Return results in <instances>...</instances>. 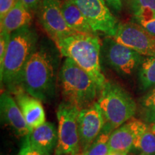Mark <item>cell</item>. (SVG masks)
Instances as JSON below:
<instances>
[{
	"mask_svg": "<svg viewBox=\"0 0 155 155\" xmlns=\"http://www.w3.org/2000/svg\"><path fill=\"white\" fill-rule=\"evenodd\" d=\"M0 111L2 119L9 125L19 137H26L31 130L25 121L18 104L10 93L2 92L0 98Z\"/></svg>",
	"mask_w": 155,
	"mask_h": 155,
	"instance_id": "13",
	"label": "cell"
},
{
	"mask_svg": "<svg viewBox=\"0 0 155 155\" xmlns=\"http://www.w3.org/2000/svg\"><path fill=\"white\" fill-rule=\"evenodd\" d=\"M75 155H82V154H80V153H79V154H75Z\"/></svg>",
	"mask_w": 155,
	"mask_h": 155,
	"instance_id": "31",
	"label": "cell"
},
{
	"mask_svg": "<svg viewBox=\"0 0 155 155\" xmlns=\"http://www.w3.org/2000/svg\"><path fill=\"white\" fill-rule=\"evenodd\" d=\"M61 9L67 25L76 33L96 34L82 12L73 0L61 2Z\"/></svg>",
	"mask_w": 155,
	"mask_h": 155,
	"instance_id": "17",
	"label": "cell"
},
{
	"mask_svg": "<svg viewBox=\"0 0 155 155\" xmlns=\"http://www.w3.org/2000/svg\"><path fill=\"white\" fill-rule=\"evenodd\" d=\"M106 64L123 78H129L138 71L143 55L106 37L101 42V57Z\"/></svg>",
	"mask_w": 155,
	"mask_h": 155,
	"instance_id": "7",
	"label": "cell"
},
{
	"mask_svg": "<svg viewBox=\"0 0 155 155\" xmlns=\"http://www.w3.org/2000/svg\"><path fill=\"white\" fill-rule=\"evenodd\" d=\"M59 82L64 101L75 106L80 111L95 104L101 91L93 78L68 58L61 66Z\"/></svg>",
	"mask_w": 155,
	"mask_h": 155,
	"instance_id": "4",
	"label": "cell"
},
{
	"mask_svg": "<svg viewBox=\"0 0 155 155\" xmlns=\"http://www.w3.org/2000/svg\"><path fill=\"white\" fill-rule=\"evenodd\" d=\"M18 0H0V20L16 5Z\"/></svg>",
	"mask_w": 155,
	"mask_h": 155,
	"instance_id": "26",
	"label": "cell"
},
{
	"mask_svg": "<svg viewBox=\"0 0 155 155\" xmlns=\"http://www.w3.org/2000/svg\"><path fill=\"white\" fill-rule=\"evenodd\" d=\"M129 152H111L108 155H127Z\"/></svg>",
	"mask_w": 155,
	"mask_h": 155,
	"instance_id": "29",
	"label": "cell"
},
{
	"mask_svg": "<svg viewBox=\"0 0 155 155\" xmlns=\"http://www.w3.org/2000/svg\"><path fill=\"white\" fill-rule=\"evenodd\" d=\"M110 9L116 12H120L122 9L121 0H104Z\"/></svg>",
	"mask_w": 155,
	"mask_h": 155,
	"instance_id": "28",
	"label": "cell"
},
{
	"mask_svg": "<svg viewBox=\"0 0 155 155\" xmlns=\"http://www.w3.org/2000/svg\"><path fill=\"white\" fill-rule=\"evenodd\" d=\"M139 104L141 116L145 123L155 124V86L141 98Z\"/></svg>",
	"mask_w": 155,
	"mask_h": 155,
	"instance_id": "20",
	"label": "cell"
},
{
	"mask_svg": "<svg viewBox=\"0 0 155 155\" xmlns=\"http://www.w3.org/2000/svg\"><path fill=\"white\" fill-rule=\"evenodd\" d=\"M14 95L17 104L31 131L45 123V113L41 101L30 96L23 89L19 90Z\"/></svg>",
	"mask_w": 155,
	"mask_h": 155,
	"instance_id": "14",
	"label": "cell"
},
{
	"mask_svg": "<svg viewBox=\"0 0 155 155\" xmlns=\"http://www.w3.org/2000/svg\"><path fill=\"white\" fill-rule=\"evenodd\" d=\"M131 12L141 9L155 12V0H125Z\"/></svg>",
	"mask_w": 155,
	"mask_h": 155,
	"instance_id": "23",
	"label": "cell"
},
{
	"mask_svg": "<svg viewBox=\"0 0 155 155\" xmlns=\"http://www.w3.org/2000/svg\"><path fill=\"white\" fill-rule=\"evenodd\" d=\"M150 127L151 129H152V130L153 131V132L155 134V124H151L150 125Z\"/></svg>",
	"mask_w": 155,
	"mask_h": 155,
	"instance_id": "30",
	"label": "cell"
},
{
	"mask_svg": "<svg viewBox=\"0 0 155 155\" xmlns=\"http://www.w3.org/2000/svg\"><path fill=\"white\" fill-rule=\"evenodd\" d=\"M80 110L68 102H62L57 108L58 141L55 155H75L81 150L78 132Z\"/></svg>",
	"mask_w": 155,
	"mask_h": 155,
	"instance_id": "6",
	"label": "cell"
},
{
	"mask_svg": "<svg viewBox=\"0 0 155 155\" xmlns=\"http://www.w3.org/2000/svg\"><path fill=\"white\" fill-rule=\"evenodd\" d=\"M134 148L144 155H155V134L150 126L136 139Z\"/></svg>",
	"mask_w": 155,
	"mask_h": 155,
	"instance_id": "21",
	"label": "cell"
},
{
	"mask_svg": "<svg viewBox=\"0 0 155 155\" xmlns=\"http://www.w3.org/2000/svg\"><path fill=\"white\" fill-rule=\"evenodd\" d=\"M139 88L150 90L155 86V56H143L137 71Z\"/></svg>",
	"mask_w": 155,
	"mask_h": 155,
	"instance_id": "18",
	"label": "cell"
},
{
	"mask_svg": "<svg viewBox=\"0 0 155 155\" xmlns=\"http://www.w3.org/2000/svg\"><path fill=\"white\" fill-rule=\"evenodd\" d=\"M114 129L110 126L105 124L98 137L87 150L81 153L82 155H108L110 154L108 141Z\"/></svg>",
	"mask_w": 155,
	"mask_h": 155,
	"instance_id": "19",
	"label": "cell"
},
{
	"mask_svg": "<svg viewBox=\"0 0 155 155\" xmlns=\"http://www.w3.org/2000/svg\"><path fill=\"white\" fill-rule=\"evenodd\" d=\"M18 155H48L35 148L30 143L28 135L25 137Z\"/></svg>",
	"mask_w": 155,
	"mask_h": 155,
	"instance_id": "24",
	"label": "cell"
},
{
	"mask_svg": "<svg viewBox=\"0 0 155 155\" xmlns=\"http://www.w3.org/2000/svg\"><path fill=\"white\" fill-rule=\"evenodd\" d=\"M26 6L30 11L36 12L38 10L42 0H19Z\"/></svg>",
	"mask_w": 155,
	"mask_h": 155,
	"instance_id": "27",
	"label": "cell"
},
{
	"mask_svg": "<svg viewBox=\"0 0 155 155\" xmlns=\"http://www.w3.org/2000/svg\"><path fill=\"white\" fill-rule=\"evenodd\" d=\"M106 124L114 130L131 120L137 104L130 94L117 83L106 81L97 99Z\"/></svg>",
	"mask_w": 155,
	"mask_h": 155,
	"instance_id": "5",
	"label": "cell"
},
{
	"mask_svg": "<svg viewBox=\"0 0 155 155\" xmlns=\"http://www.w3.org/2000/svg\"><path fill=\"white\" fill-rule=\"evenodd\" d=\"M38 12L39 22L54 42L76 34L65 22L60 0H42Z\"/></svg>",
	"mask_w": 155,
	"mask_h": 155,
	"instance_id": "10",
	"label": "cell"
},
{
	"mask_svg": "<svg viewBox=\"0 0 155 155\" xmlns=\"http://www.w3.org/2000/svg\"><path fill=\"white\" fill-rule=\"evenodd\" d=\"M114 40L143 56H155V37L134 21L118 25Z\"/></svg>",
	"mask_w": 155,
	"mask_h": 155,
	"instance_id": "9",
	"label": "cell"
},
{
	"mask_svg": "<svg viewBox=\"0 0 155 155\" xmlns=\"http://www.w3.org/2000/svg\"><path fill=\"white\" fill-rule=\"evenodd\" d=\"M133 21L155 37V12L141 9L133 12Z\"/></svg>",
	"mask_w": 155,
	"mask_h": 155,
	"instance_id": "22",
	"label": "cell"
},
{
	"mask_svg": "<svg viewBox=\"0 0 155 155\" xmlns=\"http://www.w3.org/2000/svg\"><path fill=\"white\" fill-rule=\"evenodd\" d=\"M139 155H144V154H143L142 153H141V154H139Z\"/></svg>",
	"mask_w": 155,
	"mask_h": 155,
	"instance_id": "32",
	"label": "cell"
},
{
	"mask_svg": "<svg viewBox=\"0 0 155 155\" xmlns=\"http://www.w3.org/2000/svg\"><path fill=\"white\" fill-rule=\"evenodd\" d=\"M145 122L131 119L112 131L108 146L110 153L116 152H129L134 148L137 137L148 128Z\"/></svg>",
	"mask_w": 155,
	"mask_h": 155,
	"instance_id": "12",
	"label": "cell"
},
{
	"mask_svg": "<svg viewBox=\"0 0 155 155\" xmlns=\"http://www.w3.org/2000/svg\"><path fill=\"white\" fill-rule=\"evenodd\" d=\"M84 15L96 33L112 37L118 25L117 19L104 0H73Z\"/></svg>",
	"mask_w": 155,
	"mask_h": 155,
	"instance_id": "8",
	"label": "cell"
},
{
	"mask_svg": "<svg viewBox=\"0 0 155 155\" xmlns=\"http://www.w3.org/2000/svg\"><path fill=\"white\" fill-rule=\"evenodd\" d=\"M38 35L30 25L23 27L11 34L2 67L0 68L1 84L7 91L15 94L20 90L23 69L38 47Z\"/></svg>",
	"mask_w": 155,
	"mask_h": 155,
	"instance_id": "2",
	"label": "cell"
},
{
	"mask_svg": "<svg viewBox=\"0 0 155 155\" xmlns=\"http://www.w3.org/2000/svg\"><path fill=\"white\" fill-rule=\"evenodd\" d=\"M32 19V11L18 0L15 7L0 20L1 30L12 34L23 27L30 25Z\"/></svg>",
	"mask_w": 155,
	"mask_h": 155,
	"instance_id": "16",
	"label": "cell"
},
{
	"mask_svg": "<svg viewBox=\"0 0 155 155\" xmlns=\"http://www.w3.org/2000/svg\"><path fill=\"white\" fill-rule=\"evenodd\" d=\"M11 34L5 30H1L0 33V68L2 67L7 48H8Z\"/></svg>",
	"mask_w": 155,
	"mask_h": 155,
	"instance_id": "25",
	"label": "cell"
},
{
	"mask_svg": "<svg viewBox=\"0 0 155 155\" xmlns=\"http://www.w3.org/2000/svg\"><path fill=\"white\" fill-rule=\"evenodd\" d=\"M105 119L97 102L80 111L78 132L82 152L94 142L105 125Z\"/></svg>",
	"mask_w": 155,
	"mask_h": 155,
	"instance_id": "11",
	"label": "cell"
},
{
	"mask_svg": "<svg viewBox=\"0 0 155 155\" xmlns=\"http://www.w3.org/2000/svg\"><path fill=\"white\" fill-rule=\"evenodd\" d=\"M58 56L51 45L41 43L25 64L21 78V88L42 102L55 97Z\"/></svg>",
	"mask_w": 155,
	"mask_h": 155,
	"instance_id": "1",
	"label": "cell"
},
{
	"mask_svg": "<svg viewBox=\"0 0 155 155\" xmlns=\"http://www.w3.org/2000/svg\"><path fill=\"white\" fill-rule=\"evenodd\" d=\"M62 55L71 58L86 71L101 90L107 81L101 67V42L96 34L76 33L55 42Z\"/></svg>",
	"mask_w": 155,
	"mask_h": 155,
	"instance_id": "3",
	"label": "cell"
},
{
	"mask_svg": "<svg viewBox=\"0 0 155 155\" xmlns=\"http://www.w3.org/2000/svg\"><path fill=\"white\" fill-rule=\"evenodd\" d=\"M30 143L35 148L52 155L55 150L58 141V129L52 122H45L40 127L35 128L28 135Z\"/></svg>",
	"mask_w": 155,
	"mask_h": 155,
	"instance_id": "15",
	"label": "cell"
}]
</instances>
